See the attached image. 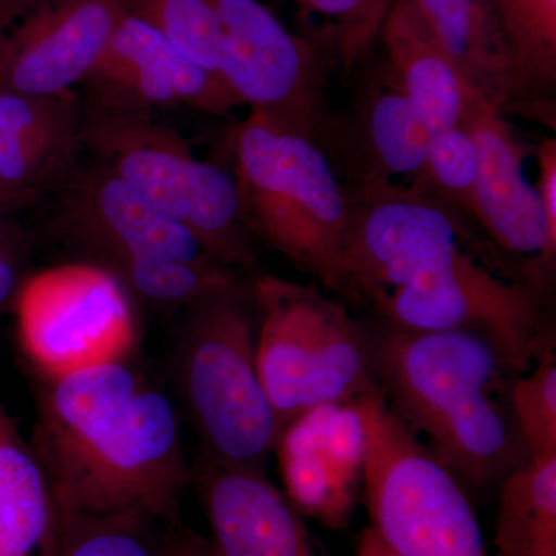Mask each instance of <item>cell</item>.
<instances>
[{"label":"cell","instance_id":"obj_27","mask_svg":"<svg viewBox=\"0 0 556 556\" xmlns=\"http://www.w3.org/2000/svg\"><path fill=\"white\" fill-rule=\"evenodd\" d=\"M300 11L320 17L343 75H350L358 61L379 38L393 0H289Z\"/></svg>","mask_w":556,"mask_h":556},{"label":"cell","instance_id":"obj_20","mask_svg":"<svg viewBox=\"0 0 556 556\" xmlns=\"http://www.w3.org/2000/svg\"><path fill=\"white\" fill-rule=\"evenodd\" d=\"M60 517L38 456L0 404V556H50Z\"/></svg>","mask_w":556,"mask_h":556},{"label":"cell","instance_id":"obj_17","mask_svg":"<svg viewBox=\"0 0 556 556\" xmlns=\"http://www.w3.org/2000/svg\"><path fill=\"white\" fill-rule=\"evenodd\" d=\"M83 98L0 90V201L21 208L50 197L84 159Z\"/></svg>","mask_w":556,"mask_h":556},{"label":"cell","instance_id":"obj_10","mask_svg":"<svg viewBox=\"0 0 556 556\" xmlns=\"http://www.w3.org/2000/svg\"><path fill=\"white\" fill-rule=\"evenodd\" d=\"M431 131L387 65L358 90L342 118L329 119L321 137L350 203L431 197ZM441 201V200H439Z\"/></svg>","mask_w":556,"mask_h":556},{"label":"cell","instance_id":"obj_2","mask_svg":"<svg viewBox=\"0 0 556 556\" xmlns=\"http://www.w3.org/2000/svg\"><path fill=\"white\" fill-rule=\"evenodd\" d=\"M379 394L441 463L471 485L527 459L511 409L522 369L478 331H369Z\"/></svg>","mask_w":556,"mask_h":556},{"label":"cell","instance_id":"obj_9","mask_svg":"<svg viewBox=\"0 0 556 556\" xmlns=\"http://www.w3.org/2000/svg\"><path fill=\"white\" fill-rule=\"evenodd\" d=\"M214 3L222 27L219 78L252 115L318 144L331 113L316 46L288 31L258 0Z\"/></svg>","mask_w":556,"mask_h":556},{"label":"cell","instance_id":"obj_8","mask_svg":"<svg viewBox=\"0 0 556 556\" xmlns=\"http://www.w3.org/2000/svg\"><path fill=\"white\" fill-rule=\"evenodd\" d=\"M22 350L46 379L124 362L137 345L131 295L97 263L40 270L16 292Z\"/></svg>","mask_w":556,"mask_h":556},{"label":"cell","instance_id":"obj_11","mask_svg":"<svg viewBox=\"0 0 556 556\" xmlns=\"http://www.w3.org/2000/svg\"><path fill=\"white\" fill-rule=\"evenodd\" d=\"M50 200L51 232L86 254L87 262L149 255L228 268L188 228L90 156L80 160Z\"/></svg>","mask_w":556,"mask_h":556},{"label":"cell","instance_id":"obj_16","mask_svg":"<svg viewBox=\"0 0 556 556\" xmlns=\"http://www.w3.org/2000/svg\"><path fill=\"white\" fill-rule=\"evenodd\" d=\"M199 489L214 556H331L262 468L206 456Z\"/></svg>","mask_w":556,"mask_h":556},{"label":"cell","instance_id":"obj_6","mask_svg":"<svg viewBox=\"0 0 556 556\" xmlns=\"http://www.w3.org/2000/svg\"><path fill=\"white\" fill-rule=\"evenodd\" d=\"M178 362L207 457L262 468L283 427L260 379L257 338L239 283L190 306Z\"/></svg>","mask_w":556,"mask_h":556},{"label":"cell","instance_id":"obj_1","mask_svg":"<svg viewBox=\"0 0 556 556\" xmlns=\"http://www.w3.org/2000/svg\"><path fill=\"white\" fill-rule=\"evenodd\" d=\"M30 445L61 511L155 521L189 484L177 409L127 361L47 379Z\"/></svg>","mask_w":556,"mask_h":556},{"label":"cell","instance_id":"obj_29","mask_svg":"<svg viewBox=\"0 0 556 556\" xmlns=\"http://www.w3.org/2000/svg\"><path fill=\"white\" fill-rule=\"evenodd\" d=\"M538 181L535 188L543 204L547 232L556 241V139H541L536 146Z\"/></svg>","mask_w":556,"mask_h":556},{"label":"cell","instance_id":"obj_5","mask_svg":"<svg viewBox=\"0 0 556 556\" xmlns=\"http://www.w3.org/2000/svg\"><path fill=\"white\" fill-rule=\"evenodd\" d=\"M254 298L260 379L281 427L311 408L379 394L369 331L342 303L276 277L260 278Z\"/></svg>","mask_w":556,"mask_h":556},{"label":"cell","instance_id":"obj_18","mask_svg":"<svg viewBox=\"0 0 556 556\" xmlns=\"http://www.w3.org/2000/svg\"><path fill=\"white\" fill-rule=\"evenodd\" d=\"M379 38L386 65L431 134L460 127L482 98L439 46L427 22L405 0L391 3Z\"/></svg>","mask_w":556,"mask_h":556},{"label":"cell","instance_id":"obj_28","mask_svg":"<svg viewBox=\"0 0 556 556\" xmlns=\"http://www.w3.org/2000/svg\"><path fill=\"white\" fill-rule=\"evenodd\" d=\"M428 170L434 195L467 222L477 223V149L466 127L431 135Z\"/></svg>","mask_w":556,"mask_h":556},{"label":"cell","instance_id":"obj_7","mask_svg":"<svg viewBox=\"0 0 556 556\" xmlns=\"http://www.w3.org/2000/svg\"><path fill=\"white\" fill-rule=\"evenodd\" d=\"M357 405L367 433L362 479L372 533L399 556H489L459 478L380 394Z\"/></svg>","mask_w":556,"mask_h":556},{"label":"cell","instance_id":"obj_12","mask_svg":"<svg viewBox=\"0 0 556 556\" xmlns=\"http://www.w3.org/2000/svg\"><path fill=\"white\" fill-rule=\"evenodd\" d=\"M123 16L116 0H40L0 36V90L39 98L75 91Z\"/></svg>","mask_w":556,"mask_h":556},{"label":"cell","instance_id":"obj_31","mask_svg":"<svg viewBox=\"0 0 556 556\" xmlns=\"http://www.w3.org/2000/svg\"><path fill=\"white\" fill-rule=\"evenodd\" d=\"M167 556H214L208 541L195 535H185L167 546Z\"/></svg>","mask_w":556,"mask_h":556},{"label":"cell","instance_id":"obj_23","mask_svg":"<svg viewBox=\"0 0 556 556\" xmlns=\"http://www.w3.org/2000/svg\"><path fill=\"white\" fill-rule=\"evenodd\" d=\"M131 298L159 306H193L239 283L236 270L181 260L129 255L101 263Z\"/></svg>","mask_w":556,"mask_h":556},{"label":"cell","instance_id":"obj_14","mask_svg":"<svg viewBox=\"0 0 556 556\" xmlns=\"http://www.w3.org/2000/svg\"><path fill=\"white\" fill-rule=\"evenodd\" d=\"M477 149V226L490 243L525 266L540 289L555 269L556 241L525 174L526 146L500 109L479 98L463 124Z\"/></svg>","mask_w":556,"mask_h":556},{"label":"cell","instance_id":"obj_15","mask_svg":"<svg viewBox=\"0 0 556 556\" xmlns=\"http://www.w3.org/2000/svg\"><path fill=\"white\" fill-rule=\"evenodd\" d=\"M276 450L292 506L328 529H345L356 508L367 455L357 399L295 417L278 434Z\"/></svg>","mask_w":556,"mask_h":556},{"label":"cell","instance_id":"obj_34","mask_svg":"<svg viewBox=\"0 0 556 556\" xmlns=\"http://www.w3.org/2000/svg\"><path fill=\"white\" fill-rule=\"evenodd\" d=\"M14 248H16V233H14L9 223L0 219V255H16Z\"/></svg>","mask_w":556,"mask_h":556},{"label":"cell","instance_id":"obj_25","mask_svg":"<svg viewBox=\"0 0 556 556\" xmlns=\"http://www.w3.org/2000/svg\"><path fill=\"white\" fill-rule=\"evenodd\" d=\"M152 522L135 515L94 517L61 511L50 556H167V547L160 546Z\"/></svg>","mask_w":556,"mask_h":556},{"label":"cell","instance_id":"obj_3","mask_svg":"<svg viewBox=\"0 0 556 556\" xmlns=\"http://www.w3.org/2000/svg\"><path fill=\"white\" fill-rule=\"evenodd\" d=\"M232 148L251 236L340 295L351 208L327 152L252 113L237 127Z\"/></svg>","mask_w":556,"mask_h":556},{"label":"cell","instance_id":"obj_26","mask_svg":"<svg viewBox=\"0 0 556 556\" xmlns=\"http://www.w3.org/2000/svg\"><path fill=\"white\" fill-rule=\"evenodd\" d=\"M511 409L527 457L556 456V354L547 346L515 379Z\"/></svg>","mask_w":556,"mask_h":556},{"label":"cell","instance_id":"obj_30","mask_svg":"<svg viewBox=\"0 0 556 556\" xmlns=\"http://www.w3.org/2000/svg\"><path fill=\"white\" fill-rule=\"evenodd\" d=\"M16 255H0V309L16 298L17 292Z\"/></svg>","mask_w":556,"mask_h":556},{"label":"cell","instance_id":"obj_24","mask_svg":"<svg viewBox=\"0 0 556 556\" xmlns=\"http://www.w3.org/2000/svg\"><path fill=\"white\" fill-rule=\"evenodd\" d=\"M190 61L218 76L222 27L214 0H116Z\"/></svg>","mask_w":556,"mask_h":556},{"label":"cell","instance_id":"obj_4","mask_svg":"<svg viewBox=\"0 0 556 556\" xmlns=\"http://www.w3.org/2000/svg\"><path fill=\"white\" fill-rule=\"evenodd\" d=\"M83 108L84 155L188 228L222 265L233 270L254 265L255 240L232 170L197 159L186 139L152 113Z\"/></svg>","mask_w":556,"mask_h":556},{"label":"cell","instance_id":"obj_19","mask_svg":"<svg viewBox=\"0 0 556 556\" xmlns=\"http://www.w3.org/2000/svg\"><path fill=\"white\" fill-rule=\"evenodd\" d=\"M510 76L515 115L556 121V0H486Z\"/></svg>","mask_w":556,"mask_h":556},{"label":"cell","instance_id":"obj_22","mask_svg":"<svg viewBox=\"0 0 556 556\" xmlns=\"http://www.w3.org/2000/svg\"><path fill=\"white\" fill-rule=\"evenodd\" d=\"M495 556H556V456L527 457L501 485Z\"/></svg>","mask_w":556,"mask_h":556},{"label":"cell","instance_id":"obj_13","mask_svg":"<svg viewBox=\"0 0 556 556\" xmlns=\"http://www.w3.org/2000/svg\"><path fill=\"white\" fill-rule=\"evenodd\" d=\"M83 87V104L91 109L153 113L188 108L226 116L240 105L219 76L126 13Z\"/></svg>","mask_w":556,"mask_h":556},{"label":"cell","instance_id":"obj_33","mask_svg":"<svg viewBox=\"0 0 556 556\" xmlns=\"http://www.w3.org/2000/svg\"><path fill=\"white\" fill-rule=\"evenodd\" d=\"M357 556H399L391 552L390 548L372 533L367 527L358 538Z\"/></svg>","mask_w":556,"mask_h":556},{"label":"cell","instance_id":"obj_32","mask_svg":"<svg viewBox=\"0 0 556 556\" xmlns=\"http://www.w3.org/2000/svg\"><path fill=\"white\" fill-rule=\"evenodd\" d=\"M40 0H0V36Z\"/></svg>","mask_w":556,"mask_h":556},{"label":"cell","instance_id":"obj_21","mask_svg":"<svg viewBox=\"0 0 556 556\" xmlns=\"http://www.w3.org/2000/svg\"><path fill=\"white\" fill-rule=\"evenodd\" d=\"M394 2V0H393ZM427 22L439 46L473 89L514 115L510 76L486 0H405Z\"/></svg>","mask_w":556,"mask_h":556}]
</instances>
